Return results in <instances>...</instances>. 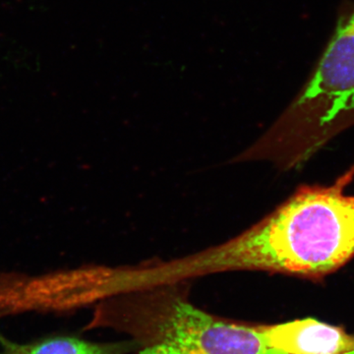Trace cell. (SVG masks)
<instances>
[{
  "instance_id": "cell-1",
  "label": "cell",
  "mask_w": 354,
  "mask_h": 354,
  "mask_svg": "<svg viewBox=\"0 0 354 354\" xmlns=\"http://www.w3.org/2000/svg\"><path fill=\"white\" fill-rule=\"evenodd\" d=\"M354 167L330 185L300 186L242 234L201 252L208 272L251 269L321 281L354 258Z\"/></svg>"
},
{
  "instance_id": "cell-2",
  "label": "cell",
  "mask_w": 354,
  "mask_h": 354,
  "mask_svg": "<svg viewBox=\"0 0 354 354\" xmlns=\"http://www.w3.org/2000/svg\"><path fill=\"white\" fill-rule=\"evenodd\" d=\"M354 125V1L339 6L332 36L290 106L239 162L266 160L299 169Z\"/></svg>"
},
{
  "instance_id": "cell-3",
  "label": "cell",
  "mask_w": 354,
  "mask_h": 354,
  "mask_svg": "<svg viewBox=\"0 0 354 354\" xmlns=\"http://www.w3.org/2000/svg\"><path fill=\"white\" fill-rule=\"evenodd\" d=\"M140 354H278L263 329L216 320L188 302L177 300L153 346Z\"/></svg>"
},
{
  "instance_id": "cell-4",
  "label": "cell",
  "mask_w": 354,
  "mask_h": 354,
  "mask_svg": "<svg viewBox=\"0 0 354 354\" xmlns=\"http://www.w3.org/2000/svg\"><path fill=\"white\" fill-rule=\"evenodd\" d=\"M268 346L278 354H354V335L306 318L263 328Z\"/></svg>"
},
{
  "instance_id": "cell-5",
  "label": "cell",
  "mask_w": 354,
  "mask_h": 354,
  "mask_svg": "<svg viewBox=\"0 0 354 354\" xmlns=\"http://www.w3.org/2000/svg\"><path fill=\"white\" fill-rule=\"evenodd\" d=\"M0 348L1 354H111L108 346L67 335H53L20 344L0 334Z\"/></svg>"
}]
</instances>
